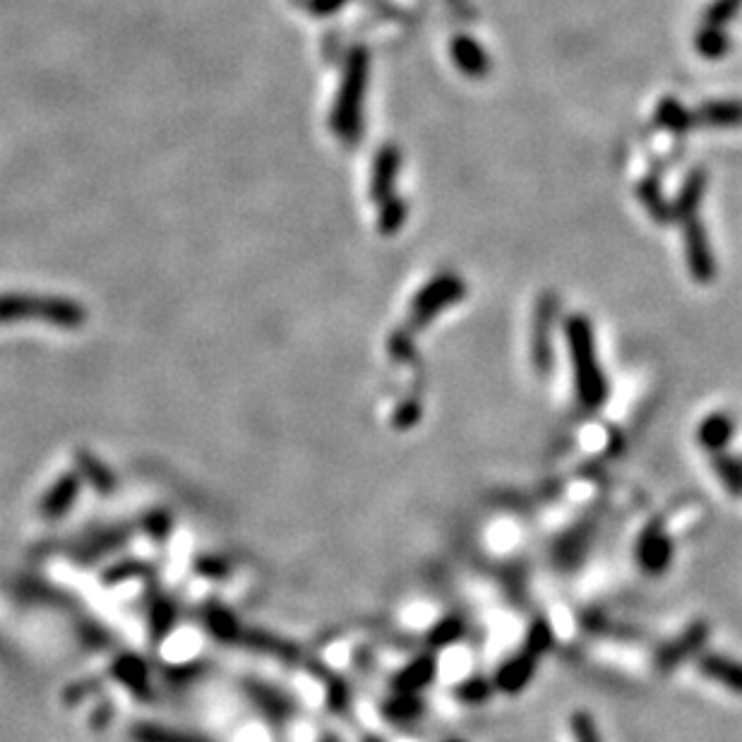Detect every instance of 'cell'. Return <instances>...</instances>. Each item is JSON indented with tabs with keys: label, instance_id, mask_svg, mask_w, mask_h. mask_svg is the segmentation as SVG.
I'll use <instances>...</instances> for the list:
<instances>
[{
	"label": "cell",
	"instance_id": "obj_9",
	"mask_svg": "<svg viewBox=\"0 0 742 742\" xmlns=\"http://www.w3.org/2000/svg\"><path fill=\"white\" fill-rule=\"evenodd\" d=\"M553 303L543 301L538 308L536 325H534V339H531V358H534V368L541 375H548L553 368V346H550V322H553Z\"/></svg>",
	"mask_w": 742,
	"mask_h": 742
},
{
	"label": "cell",
	"instance_id": "obj_13",
	"mask_svg": "<svg viewBox=\"0 0 742 742\" xmlns=\"http://www.w3.org/2000/svg\"><path fill=\"white\" fill-rule=\"evenodd\" d=\"M130 538V526H116V529L99 531L97 536H89L77 546L75 558L80 562H92L99 560L101 555L111 553V550L121 548L125 541Z\"/></svg>",
	"mask_w": 742,
	"mask_h": 742
},
{
	"label": "cell",
	"instance_id": "obj_24",
	"mask_svg": "<svg viewBox=\"0 0 742 742\" xmlns=\"http://www.w3.org/2000/svg\"><path fill=\"white\" fill-rule=\"evenodd\" d=\"M490 692H493V685L483 678H469L454 687V697H457L459 702L471 704V706L486 702V699L490 697Z\"/></svg>",
	"mask_w": 742,
	"mask_h": 742
},
{
	"label": "cell",
	"instance_id": "obj_22",
	"mask_svg": "<svg viewBox=\"0 0 742 742\" xmlns=\"http://www.w3.org/2000/svg\"><path fill=\"white\" fill-rule=\"evenodd\" d=\"M173 620H176V608L169 598H154L152 606H149V632L154 634V639L166 637L171 632Z\"/></svg>",
	"mask_w": 742,
	"mask_h": 742
},
{
	"label": "cell",
	"instance_id": "obj_31",
	"mask_svg": "<svg viewBox=\"0 0 742 742\" xmlns=\"http://www.w3.org/2000/svg\"><path fill=\"white\" fill-rule=\"evenodd\" d=\"M97 685H99V682H97V680L75 682V685H70V687H68V690H65L63 699H65V702H68V704H73V702H82V699H85V697H87V694H92L94 690H97Z\"/></svg>",
	"mask_w": 742,
	"mask_h": 742
},
{
	"label": "cell",
	"instance_id": "obj_29",
	"mask_svg": "<svg viewBox=\"0 0 742 742\" xmlns=\"http://www.w3.org/2000/svg\"><path fill=\"white\" fill-rule=\"evenodd\" d=\"M572 733H574V738H577V742H601L598 740L594 718H591L589 714H584V711H579V714L572 716Z\"/></svg>",
	"mask_w": 742,
	"mask_h": 742
},
{
	"label": "cell",
	"instance_id": "obj_19",
	"mask_svg": "<svg viewBox=\"0 0 742 742\" xmlns=\"http://www.w3.org/2000/svg\"><path fill=\"white\" fill-rule=\"evenodd\" d=\"M130 738H133V742H207L197 738V735L164 728L159 726V723H137V726L130 730Z\"/></svg>",
	"mask_w": 742,
	"mask_h": 742
},
{
	"label": "cell",
	"instance_id": "obj_23",
	"mask_svg": "<svg viewBox=\"0 0 742 742\" xmlns=\"http://www.w3.org/2000/svg\"><path fill=\"white\" fill-rule=\"evenodd\" d=\"M464 634V622L457 618V615H450V618L440 620L438 625L433 627V632L428 634V642L433 649H442V646H450L462 639Z\"/></svg>",
	"mask_w": 742,
	"mask_h": 742
},
{
	"label": "cell",
	"instance_id": "obj_25",
	"mask_svg": "<svg viewBox=\"0 0 742 742\" xmlns=\"http://www.w3.org/2000/svg\"><path fill=\"white\" fill-rule=\"evenodd\" d=\"M524 646L529 651H534L536 656H543L550 649V646H553V630H550V625L546 620L538 618V620L531 622L529 632H526Z\"/></svg>",
	"mask_w": 742,
	"mask_h": 742
},
{
	"label": "cell",
	"instance_id": "obj_10",
	"mask_svg": "<svg viewBox=\"0 0 742 742\" xmlns=\"http://www.w3.org/2000/svg\"><path fill=\"white\" fill-rule=\"evenodd\" d=\"M699 673L706 678L721 682L723 687L735 694H742V663L721 654H704L697 661Z\"/></svg>",
	"mask_w": 742,
	"mask_h": 742
},
{
	"label": "cell",
	"instance_id": "obj_32",
	"mask_svg": "<svg viewBox=\"0 0 742 742\" xmlns=\"http://www.w3.org/2000/svg\"><path fill=\"white\" fill-rule=\"evenodd\" d=\"M253 694H255L257 702L262 704V709H267V706H269V709H274V711H277V714H286L284 699H281L277 692L267 690V687H260V690H253Z\"/></svg>",
	"mask_w": 742,
	"mask_h": 742
},
{
	"label": "cell",
	"instance_id": "obj_4",
	"mask_svg": "<svg viewBox=\"0 0 742 742\" xmlns=\"http://www.w3.org/2000/svg\"><path fill=\"white\" fill-rule=\"evenodd\" d=\"M464 296V284L462 279L454 277H438L414 298L411 305V325L416 329L426 327L435 315L442 313L445 308H450L452 303H457Z\"/></svg>",
	"mask_w": 742,
	"mask_h": 742
},
{
	"label": "cell",
	"instance_id": "obj_28",
	"mask_svg": "<svg viewBox=\"0 0 742 742\" xmlns=\"http://www.w3.org/2000/svg\"><path fill=\"white\" fill-rule=\"evenodd\" d=\"M142 524H145V531L154 538V541H166L173 529L171 517L166 512H149Z\"/></svg>",
	"mask_w": 742,
	"mask_h": 742
},
{
	"label": "cell",
	"instance_id": "obj_14",
	"mask_svg": "<svg viewBox=\"0 0 742 742\" xmlns=\"http://www.w3.org/2000/svg\"><path fill=\"white\" fill-rule=\"evenodd\" d=\"M435 678V658L433 656H418L416 661H411L409 666L399 670L394 675L392 685L397 692H421L423 687H428Z\"/></svg>",
	"mask_w": 742,
	"mask_h": 742
},
{
	"label": "cell",
	"instance_id": "obj_15",
	"mask_svg": "<svg viewBox=\"0 0 742 742\" xmlns=\"http://www.w3.org/2000/svg\"><path fill=\"white\" fill-rule=\"evenodd\" d=\"M202 615H205L207 632L212 634L214 639H219V642H238V639H241V625L233 618L231 610L217 606V603H209Z\"/></svg>",
	"mask_w": 742,
	"mask_h": 742
},
{
	"label": "cell",
	"instance_id": "obj_20",
	"mask_svg": "<svg viewBox=\"0 0 742 742\" xmlns=\"http://www.w3.org/2000/svg\"><path fill=\"white\" fill-rule=\"evenodd\" d=\"M454 61L459 63V68L466 70V75H486L488 61L483 56L481 46H476L469 39H457L452 46Z\"/></svg>",
	"mask_w": 742,
	"mask_h": 742
},
{
	"label": "cell",
	"instance_id": "obj_36",
	"mask_svg": "<svg viewBox=\"0 0 742 742\" xmlns=\"http://www.w3.org/2000/svg\"><path fill=\"white\" fill-rule=\"evenodd\" d=\"M450 742H462V740H450Z\"/></svg>",
	"mask_w": 742,
	"mask_h": 742
},
{
	"label": "cell",
	"instance_id": "obj_18",
	"mask_svg": "<svg viewBox=\"0 0 742 742\" xmlns=\"http://www.w3.org/2000/svg\"><path fill=\"white\" fill-rule=\"evenodd\" d=\"M714 471L723 488L728 490L733 498H742V459L733 457V454L718 452L714 454Z\"/></svg>",
	"mask_w": 742,
	"mask_h": 742
},
{
	"label": "cell",
	"instance_id": "obj_12",
	"mask_svg": "<svg viewBox=\"0 0 742 742\" xmlns=\"http://www.w3.org/2000/svg\"><path fill=\"white\" fill-rule=\"evenodd\" d=\"M733 433H735V423L728 414L706 416L697 428L699 445H702L704 450H709L711 454L726 450L730 438H733Z\"/></svg>",
	"mask_w": 742,
	"mask_h": 742
},
{
	"label": "cell",
	"instance_id": "obj_3",
	"mask_svg": "<svg viewBox=\"0 0 742 742\" xmlns=\"http://www.w3.org/2000/svg\"><path fill=\"white\" fill-rule=\"evenodd\" d=\"M365 75H368V58H365V51H356L349 58L346 80L344 87H341L332 118L334 130H337V135L344 137V140H356L358 128H361V101L365 89Z\"/></svg>",
	"mask_w": 742,
	"mask_h": 742
},
{
	"label": "cell",
	"instance_id": "obj_33",
	"mask_svg": "<svg viewBox=\"0 0 742 742\" xmlns=\"http://www.w3.org/2000/svg\"><path fill=\"white\" fill-rule=\"evenodd\" d=\"M390 351L394 358H399V361H406V358L414 353V349H411V339L406 337L404 332H397L392 337V344H390Z\"/></svg>",
	"mask_w": 742,
	"mask_h": 742
},
{
	"label": "cell",
	"instance_id": "obj_34",
	"mask_svg": "<svg viewBox=\"0 0 742 742\" xmlns=\"http://www.w3.org/2000/svg\"><path fill=\"white\" fill-rule=\"evenodd\" d=\"M197 570H200L202 574H207V577H221V574H226V565L224 562L209 558V560L197 562Z\"/></svg>",
	"mask_w": 742,
	"mask_h": 742
},
{
	"label": "cell",
	"instance_id": "obj_35",
	"mask_svg": "<svg viewBox=\"0 0 742 742\" xmlns=\"http://www.w3.org/2000/svg\"><path fill=\"white\" fill-rule=\"evenodd\" d=\"M341 3H344V0H313V10L320 15H327L332 13V10H337Z\"/></svg>",
	"mask_w": 742,
	"mask_h": 742
},
{
	"label": "cell",
	"instance_id": "obj_5",
	"mask_svg": "<svg viewBox=\"0 0 742 742\" xmlns=\"http://www.w3.org/2000/svg\"><path fill=\"white\" fill-rule=\"evenodd\" d=\"M709 634H711L709 622H704V620L692 622V625L685 627L678 637L670 639L668 644H663L661 649L656 651V668L661 670V673H670V670H675L682 661H687V658L702 649L706 639H709Z\"/></svg>",
	"mask_w": 742,
	"mask_h": 742
},
{
	"label": "cell",
	"instance_id": "obj_17",
	"mask_svg": "<svg viewBox=\"0 0 742 742\" xmlns=\"http://www.w3.org/2000/svg\"><path fill=\"white\" fill-rule=\"evenodd\" d=\"M397 166H399V154L394 147H385L378 154V161H375V173H373V195L378 200H387L390 195L392 181L397 176Z\"/></svg>",
	"mask_w": 742,
	"mask_h": 742
},
{
	"label": "cell",
	"instance_id": "obj_7",
	"mask_svg": "<svg viewBox=\"0 0 742 742\" xmlns=\"http://www.w3.org/2000/svg\"><path fill=\"white\" fill-rule=\"evenodd\" d=\"M80 488H82L80 471H68V474H63L58 481H53V486L46 490L44 498L39 502L41 517L49 519V522L63 519L65 514L70 512V507L77 502Z\"/></svg>",
	"mask_w": 742,
	"mask_h": 742
},
{
	"label": "cell",
	"instance_id": "obj_2",
	"mask_svg": "<svg viewBox=\"0 0 742 742\" xmlns=\"http://www.w3.org/2000/svg\"><path fill=\"white\" fill-rule=\"evenodd\" d=\"M20 320H44L61 329H80L87 310L68 298L32 296V293H3L0 296V325Z\"/></svg>",
	"mask_w": 742,
	"mask_h": 742
},
{
	"label": "cell",
	"instance_id": "obj_8",
	"mask_svg": "<svg viewBox=\"0 0 742 742\" xmlns=\"http://www.w3.org/2000/svg\"><path fill=\"white\" fill-rule=\"evenodd\" d=\"M538 658H541V656H536L534 651H529L524 646L519 654L507 658V661L498 668V673H495V687H498L500 692H507V694L522 692L524 687L531 682V678L536 675Z\"/></svg>",
	"mask_w": 742,
	"mask_h": 742
},
{
	"label": "cell",
	"instance_id": "obj_26",
	"mask_svg": "<svg viewBox=\"0 0 742 742\" xmlns=\"http://www.w3.org/2000/svg\"><path fill=\"white\" fill-rule=\"evenodd\" d=\"M243 642L250 644L257 651H265V654H274L279 658H293V656H296V651H291L289 644H284L277 637H269V634H245Z\"/></svg>",
	"mask_w": 742,
	"mask_h": 742
},
{
	"label": "cell",
	"instance_id": "obj_27",
	"mask_svg": "<svg viewBox=\"0 0 742 742\" xmlns=\"http://www.w3.org/2000/svg\"><path fill=\"white\" fill-rule=\"evenodd\" d=\"M421 414H423V406L418 399H406V402H402L394 409L392 414V426L397 430H409L414 428L418 421H421Z\"/></svg>",
	"mask_w": 742,
	"mask_h": 742
},
{
	"label": "cell",
	"instance_id": "obj_11",
	"mask_svg": "<svg viewBox=\"0 0 742 742\" xmlns=\"http://www.w3.org/2000/svg\"><path fill=\"white\" fill-rule=\"evenodd\" d=\"M111 675L118 682H123L130 692H135L137 697H149V668L140 656L135 654H121L113 661Z\"/></svg>",
	"mask_w": 742,
	"mask_h": 742
},
{
	"label": "cell",
	"instance_id": "obj_6",
	"mask_svg": "<svg viewBox=\"0 0 742 742\" xmlns=\"http://www.w3.org/2000/svg\"><path fill=\"white\" fill-rule=\"evenodd\" d=\"M637 560L642 565L646 574H663L673 562V541L666 531L661 529V524L654 522L642 531L637 541Z\"/></svg>",
	"mask_w": 742,
	"mask_h": 742
},
{
	"label": "cell",
	"instance_id": "obj_21",
	"mask_svg": "<svg viewBox=\"0 0 742 742\" xmlns=\"http://www.w3.org/2000/svg\"><path fill=\"white\" fill-rule=\"evenodd\" d=\"M385 714L394 723H411L423 714V702L411 692H397V697L385 704Z\"/></svg>",
	"mask_w": 742,
	"mask_h": 742
},
{
	"label": "cell",
	"instance_id": "obj_1",
	"mask_svg": "<svg viewBox=\"0 0 742 742\" xmlns=\"http://www.w3.org/2000/svg\"><path fill=\"white\" fill-rule=\"evenodd\" d=\"M565 337L567 346H570L574 387H577L579 404L589 411L601 409L608 399V382L606 375H603L601 363H598L594 329H591L586 317L574 315L567 320Z\"/></svg>",
	"mask_w": 742,
	"mask_h": 742
},
{
	"label": "cell",
	"instance_id": "obj_30",
	"mask_svg": "<svg viewBox=\"0 0 742 742\" xmlns=\"http://www.w3.org/2000/svg\"><path fill=\"white\" fill-rule=\"evenodd\" d=\"M145 572H147V567L140 565V562H123V565L111 567V570L104 574V584H121L125 582V579L140 577V574H145Z\"/></svg>",
	"mask_w": 742,
	"mask_h": 742
},
{
	"label": "cell",
	"instance_id": "obj_16",
	"mask_svg": "<svg viewBox=\"0 0 742 742\" xmlns=\"http://www.w3.org/2000/svg\"><path fill=\"white\" fill-rule=\"evenodd\" d=\"M75 462L77 466H80V476L87 478V481L92 483L99 493L106 495V493H111V490H116V478H113L109 466L101 462V459L94 457V454L77 452Z\"/></svg>",
	"mask_w": 742,
	"mask_h": 742
}]
</instances>
